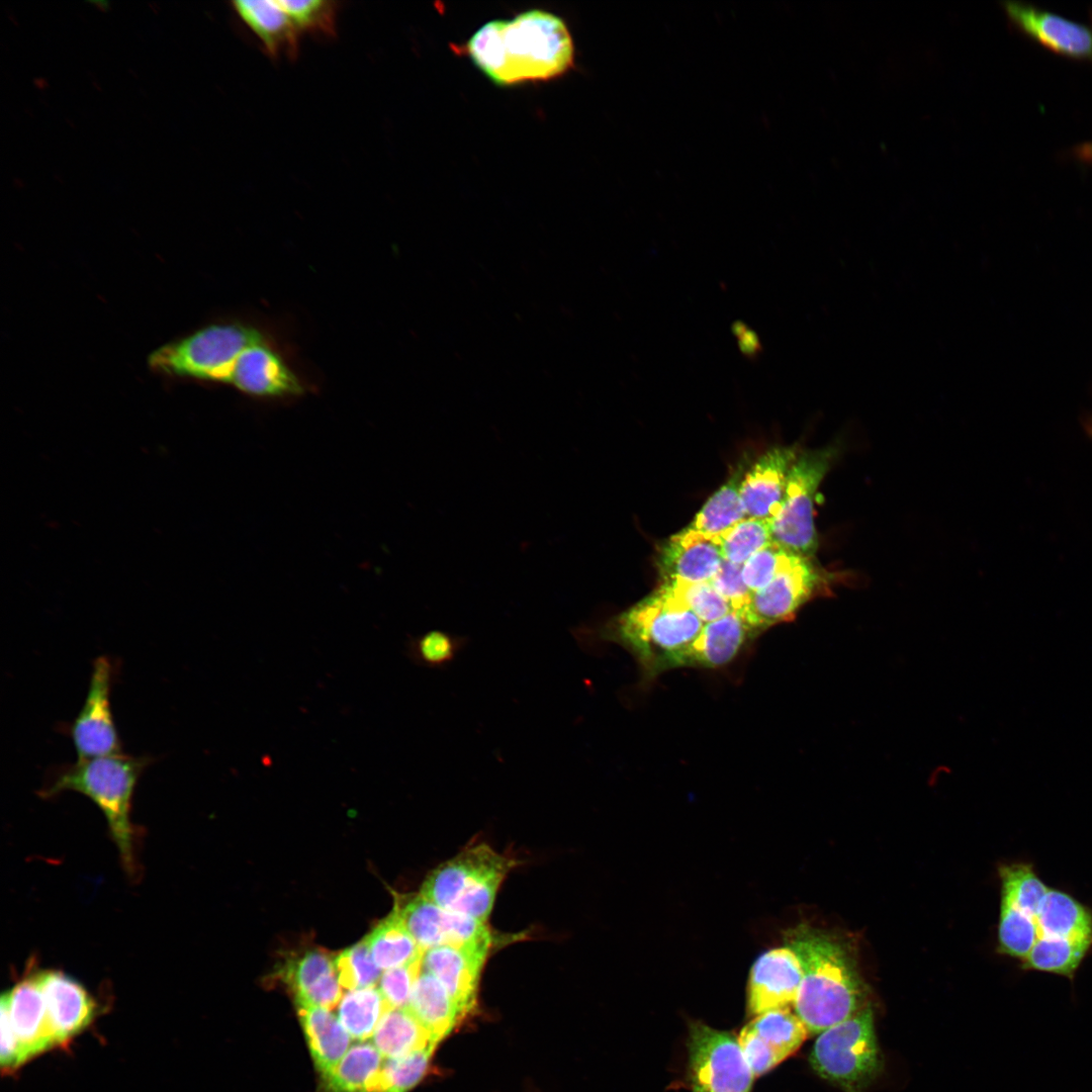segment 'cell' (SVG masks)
I'll list each match as a JSON object with an SVG mask.
<instances>
[{"label":"cell","mask_w":1092,"mask_h":1092,"mask_svg":"<svg viewBox=\"0 0 1092 1092\" xmlns=\"http://www.w3.org/2000/svg\"><path fill=\"white\" fill-rule=\"evenodd\" d=\"M390 1008L374 986L349 990L339 1003L338 1018L352 1039L364 1041L372 1037L381 1017Z\"/></svg>","instance_id":"30"},{"label":"cell","mask_w":1092,"mask_h":1092,"mask_svg":"<svg viewBox=\"0 0 1092 1092\" xmlns=\"http://www.w3.org/2000/svg\"><path fill=\"white\" fill-rule=\"evenodd\" d=\"M840 444L800 452L787 481L785 496L770 522L772 541L805 557H815L818 536L814 523L817 489L840 453Z\"/></svg>","instance_id":"8"},{"label":"cell","mask_w":1092,"mask_h":1092,"mask_svg":"<svg viewBox=\"0 0 1092 1092\" xmlns=\"http://www.w3.org/2000/svg\"><path fill=\"white\" fill-rule=\"evenodd\" d=\"M798 455L795 446L772 447L745 471L740 494L747 517L772 521L782 507L789 473Z\"/></svg>","instance_id":"18"},{"label":"cell","mask_w":1092,"mask_h":1092,"mask_svg":"<svg viewBox=\"0 0 1092 1092\" xmlns=\"http://www.w3.org/2000/svg\"><path fill=\"white\" fill-rule=\"evenodd\" d=\"M295 1005L310 1056L324 1078L350 1049L351 1036L331 1010L309 1004Z\"/></svg>","instance_id":"24"},{"label":"cell","mask_w":1092,"mask_h":1092,"mask_svg":"<svg viewBox=\"0 0 1092 1092\" xmlns=\"http://www.w3.org/2000/svg\"><path fill=\"white\" fill-rule=\"evenodd\" d=\"M744 473L743 468L735 471L702 507L689 528L719 542L726 532L745 519L747 516L740 494Z\"/></svg>","instance_id":"28"},{"label":"cell","mask_w":1092,"mask_h":1092,"mask_svg":"<svg viewBox=\"0 0 1092 1092\" xmlns=\"http://www.w3.org/2000/svg\"><path fill=\"white\" fill-rule=\"evenodd\" d=\"M232 5L269 56H297L301 33L277 0H239Z\"/></svg>","instance_id":"23"},{"label":"cell","mask_w":1092,"mask_h":1092,"mask_svg":"<svg viewBox=\"0 0 1092 1092\" xmlns=\"http://www.w3.org/2000/svg\"><path fill=\"white\" fill-rule=\"evenodd\" d=\"M58 1045L69 1042L93 1021L97 1003L75 978L61 970L34 969Z\"/></svg>","instance_id":"16"},{"label":"cell","mask_w":1092,"mask_h":1092,"mask_svg":"<svg viewBox=\"0 0 1092 1092\" xmlns=\"http://www.w3.org/2000/svg\"><path fill=\"white\" fill-rule=\"evenodd\" d=\"M1074 156L1081 162L1092 164V141L1084 142L1073 148Z\"/></svg>","instance_id":"43"},{"label":"cell","mask_w":1092,"mask_h":1092,"mask_svg":"<svg viewBox=\"0 0 1092 1092\" xmlns=\"http://www.w3.org/2000/svg\"><path fill=\"white\" fill-rule=\"evenodd\" d=\"M462 51L499 86L551 80L565 74L574 63V46L566 23L542 9L484 23Z\"/></svg>","instance_id":"1"},{"label":"cell","mask_w":1092,"mask_h":1092,"mask_svg":"<svg viewBox=\"0 0 1092 1092\" xmlns=\"http://www.w3.org/2000/svg\"><path fill=\"white\" fill-rule=\"evenodd\" d=\"M705 623L658 588L598 627L580 626L572 633L581 646L616 642L638 660L647 676L674 668L681 653Z\"/></svg>","instance_id":"3"},{"label":"cell","mask_w":1092,"mask_h":1092,"mask_svg":"<svg viewBox=\"0 0 1092 1092\" xmlns=\"http://www.w3.org/2000/svg\"><path fill=\"white\" fill-rule=\"evenodd\" d=\"M1010 24L1055 55L1092 63V17L1079 22L1021 1L1002 3Z\"/></svg>","instance_id":"13"},{"label":"cell","mask_w":1092,"mask_h":1092,"mask_svg":"<svg viewBox=\"0 0 1092 1092\" xmlns=\"http://www.w3.org/2000/svg\"><path fill=\"white\" fill-rule=\"evenodd\" d=\"M794 555L772 541L742 564V578L746 586L752 594L765 587Z\"/></svg>","instance_id":"38"},{"label":"cell","mask_w":1092,"mask_h":1092,"mask_svg":"<svg viewBox=\"0 0 1092 1092\" xmlns=\"http://www.w3.org/2000/svg\"><path fill=\"white\" fill-rule=\"evenodd\" d=\"M1025 915L1033 923L1035 942L1070 940L1092 946V911L1063 891L1049 888L1037 910Z\"/></svg>","instance_id":"22"},{"label":"cell","mask_w":1092,"mask_h":1092,"mask_svg":"<svg viewBox=\"0 0 1092 1092\" xmlns=\"http://www.w3.org/2000/svg\"><path fill=\"white\" fill-rule=\"evenodd\" d=\"M658 589L693 612L705 624L733 611L711 581L689 583L662 580Z\"/></svg>","instance_id":"32"},{"label":"cell","mask_w":1092,"mask_h":1092,"mask_svg":"<svg viewBox=\"0 0 1092 1092\" xmlns=\"http://www.w3.org/2000/svg\"><path fill=\"white\" fill-rule=\"evenodd\" d=\"M688 1061L692 1092H750L754 1075L732 1033L694 1022Z\"/></svg>","instance_id":"10"},{"label":"cell","mask_w":1092,"mask_h":1092,"mask_svg":"<svg viewBox=\"0 0 1092 1092\" xmlns=\"http://www.w3.org/2000/svg\"><path fill=\"white\" fill-rule=\"evenodd\" d=\"M1089 429H1091V430H1092V421H1091V423H1090V427H1089Z\"/></svg>","instance_id":"44"},{"label":"cell","mask_w":1092,"mask_h":1092,"mask_svg":"<svg viewBox=\"0 0 1092 1092\" xmlns=\"http://www.w3.org/2000/svg\"><path fill=\"white\" fill-rule=\"evenodd\" d=\"M711 583L734 611L742 612L748 605L752 593L742 578V565L723 559Z\"/></svg>","instance_id":"41"},{"label":"cell","mask_w":1092,"mask_h":1092,"mask_svg":"<svg viewBox=\"0 0 1092 1092\" xmlns=\"http://www.w3.org/2000/svg\"><path fill=\"white\" fill-rule=\"evenodd\" d=\"M836 575L815 557L795 554L765 587L751 595L742 614L755 632L791 621L805 603L830 590Z\"/></svg>","instance_id":"9"},{"label":"cell","mask_w":1092,"mask_h":1092,"mask_svg":"<svg viewBox=\"0 0 1092 1092\" xmlns=\"http://www.w3.org/2000/svg\"><path fill=\"white\" fill-rule=\"evenodd\" d=\"M467 644V637L443 630H430L408 641L407 655L416 664L444 669L455 661Z\"/></svg>","instance_id":"34"},{"label":"cell","mask_w":1092,"mask_h":1092,"mask_svg":"<svg viewBox=\"0 0 1092 1092\" xmlns=\"http://www.w3.org/2000/svg\"><path fill=\"white\" fill-rule=\"evenodd\" d=\"M392 912L424 951L491 939L484 922L446 910L421 894L397 896Z\"/></svg>","instance_id":"12"},{"label":"cell","mask_w":1092,"mask_h":1092,"mask_svg":"<svg viewBox=\"0 0 1092 1092\" xmlns=\"http://www.w3.org/2000/svg\"><path fill=\"white\" fill-rule=\"evenodd\" d=\"M491 939L440 945L424 951L423 970L435 976L466 1016L476 1005L478 982Z\"/></svg>","instance_id":"14"},{"label":"cell","mask_w":1092,"mask_h":1092,"mask_svg":"<svg viewBox=\"0 0 1092 1092\" xmlns=\"http://www.w3.org/2000/svg\"><path fill=\"white\" fill-rule=\"evenodd\" d=\"M437 1044L397 1059H384L373 1092H408L428 1072Z\"/></svg>","instance_id":"33"},{"label":"cell","mask_w":1092,"mask_h":1092,"mask_svg":"<svg viewBox=\"0 0 1092 1092\" xmlns=\"http://www.w3.org/2000/svg\"><path fill=\"white\" fill-rule=\"evenodd\" d=\"M151 761L148 756L123 752L77 760L59 767L40 795L50 798L64 791H75L93 801L107 821L123 868L133 874L136 866L132 797L141 775Z\"/></svg>","instance_id":"4"},{"label":"cell","mask_w":1092,"mask_h":1092,"mask_svg":"<svg viewBox=\"0 0 1092 1092\" xmlns=\"http://www.w3.org/2000/svg\"><path fill=\"white\" fill-rule=\"evenodd\" d=\"M407 1007L437 1044L465 1017L443 984L425 970L416 981Z\"/></svg>","instance_id":"25"},{"label":"cell","mask_w":1092,"mask_h":1092,"mask_svg":"<svg viewBox=\"0 0 1092 1092\" xmlns=\"http://www.w3.org/2000/svg\"><path fill=\"white\" fill-rule=\"evenodd\" d=\"M339 981L348 990L372 987L381 969L374 962L365 939L345 949L335 960Z\"/></svg>","instance_id":"37"},{"label":"cell","mask_w":1092,"mask_h":1092,"mask_svg":"<svg viewBox=\"0 0 1092 1092\" xmlns=\"http://www.w3.org/2000/svg\"><path fill=\"white\" fill-rule=\"evenodd\" d=\"M722 561L719 542L688 527L661 545L657 567L662 580L698 583L711 581Z\"/></svg>","instance_id":"19"},{"label":"cell","mask_w":1092,"mask_h":1092,"mask_svg":"<svg viewBox=\"0 0 1092 1092\" xmlns=\"http://www.w3.org/2000/svg\"><path fill=\"white\" fill-rule=\"evenodd\" d=\"M737 1039L754 1077L765 1074L787 1059L764 1041L748 1024L741 1029Z\"/></svg>","instance_id":"40"},{"label":"cell","mask_w":1092,"mask_h":1092,"mask_svg":"<svg viewBox=\"0 0 1092 1092\" xmlns=\"http://www.w3.org/2000/svg\"><path fill=\"white\" fill-rule=\"evenodd\" d=\"M1 1013V1051L0 1062L3 1070H14L25 1063L19 1043L10 1024L8 1016L2 1010Z\"/></svg>","instance_id":"42"},{"label":"cell","mask_w":1092,"mask_h":1092,"mask_svg":"<svg viewBox=\"0 0 1092 1092\" xmlns=\"http://www.w3.org/2000/svg\"><path fill=\"white\" fill-rule=\"evenodd\" d=\"M422 959L386 970L381 975L379 990L391 1008L408 1005L414 986L423 970Z\"/></svg>","instance_id":"39"},{"label":"cell","mask_w":1092,"mask_h":1092,"mask_svg":"<svg viewBox=\"0 0 1092 1092\" xmlns=\"http://www.w3.org/2000/svg\"><path fill=\"white\" fill-rule=\"evenodd\" d=\"M0 1006L8 1016L25 1062L58 1046L33 968L2 994Z\"/></svg>","instance_id":"17"},{"label":"cell","mask_w":1092,"mask_h":1092,"mask_svg":"<svg viewBox=\"0 0 1092 1092\" xmlns=\"http://www.w3.org/2000/svg\"><path fill=\"white\" fill-rule=\"evenodd\" d=\"M371 1038L384 1059L401 1058L435 1043L407 1006L388 1009Z\"/></svg>","instance_id":"26"},{"label":"cell","mask_w":1092,"mask_h":1092,"mask_svg":"<svg viewBox=\"0 0 1092 1092\" xmlns=\"http://www.w3.org/2000/svg\"><path fill=\"white\" fill-rule=\"evenodd\" d=\"M266 333L238 321L210 324L156 349L148 363L164 375L230 385L247 350Z\"/></svg>","instance_id":"5"},{"label":"cell","mask_w":1092,"mask_h":1092,"mask_svg":"<svg viewBox=\"0 0 1092 1092\" xmlns=\"http://www.w3.org/2000/svg\"><path fill=\"white\" fill-rule=\"evenodd\" d=\"M771 542L770 521L749 517L719 539L723 559L739 565Z\"/></svg>","instance_id":"35"},{"label":"cell","mask_w":1092,"mask_h":1092,"mask_svg":"<svg viewBox=\"0 0 1092 1092\" xmlns=\"http://www.w3.org/2000/svg\"><path fill=\"white\" fill-rule=\"evenodd\" d=\"M516 861L479 843L436 868L420 894L436 905L486 922L497 890Z\"/></svg>","instance_id":"6"},{"label":"cell","mask_w":1092,"mask_h":1092,"mask_svg":"<svg viewBox=\"0 0 1092 1092\" xmlns=\"http://www.w3.org/2000/svg\"><path fill=\"white\" fill-rule=\"evenodd\" d=\"M747 1024L786 1058L793 1055L809 1034L804 1023L790 1006L760 1013Z\"/></svg>","instance_id":"31"},{"label":"cell","mask_w":1092,"mask_h":1092,"mask_svg":"<svg viewBox=\"0 0 1092 1092\" xmlns=\"http://www.w3.org/2000/svg\"><path fill=\"white\" fill-rule=\"evenodd\" d=\"M365 941L376 965L385 971L410 964L424 954L393 912L365 937Z\"/></svg>","instance_id":"29"},{"label":"cell","mask_w":1092,"mask_h":1092,"mask_svg":"<svg viewBox=\"0 0 1092 1092\" xmlns=\"http://www.w3.org/2000/svg\"><path fill=\"white\" fill-rule=\"evenodd\" d=\"M803 979L793 1007L811 1034H819L866 1007V989L846 948L815 929L799 927L788 937Z\"/></svg>","instance_id":"2"},{"label":"cell","mask_w":1092,"mask_h":1092,"mask_svg":"<svg viewBox=\"0 0 1092 1092\" xmlns=\"http://www.w3.org/2000/svg\"><path fill=\"white\" fill-rule=\"evenodd\" d=\"M802 979L800 959L790 945L763 952L749 974L748 1014L754 1017L771 1009L793 1006Z\"/></svg>","instance_id":"15"},{"label":"cell","mask_w":1092,"mask_h":1092,"mask_svg":"<svg viewBox=\"0 0 1092 1092\" xmlns=\"http://www.w3.org/2000/svg\"><path fill=\"white\" fill-rule=\"evenodd\" d=\"M114 665L107 656H98L92 666L84 704L67 727L77 760L119 753L121 743L110 707Z\"/></svg>","instance_id":"11"},{"label":"cell","mask_w":1092,"mask_h":1092,"mask_svg":"<svg viewBox=\"0 0 1092 1092\" xmlns=\"http://www.w3.org/2000/svg\"><path fill=\"white\" fill-rule=\"evenodd\" d=\"M384 1058L372 1042L353 1044L323 1079L324 1092H372Z\"/></svg>","instance_id":"27"},{"label":"cell","mask_w":1092,"mask_h":1092,"mask_svg":"<svg viewBox=\"0 0 1092 1092\" xmlns=\"http://www.w3.org/2000/svg\"><path fill=\"white\" fill-rule=\"evenodd\" d=\"M809 1060L824 1080L845 1092H862L882 1069L872 1008L820 1032Z\"/></svg>","instance_id":"7"},{"label":"cell","mask_w":1092,"mask_h":1092,"mask_svg":"<svg viewBox=\"0 0 1092 1092\" xmlns=\"http://www.w3.org/2000/svg\"><path fill=\"white\" fill-rule=\"evenodd\" d=\"M755 631L740 611L706 623L693 643L681 653L675 667H719L730 662Z\"/></svg>","instance_id":"20"},{"label":"cell","mask_w":1092,"mask_h":1092,"mask_svg":"<svg viewBox=\"0 0 1092 1092\" xmlns=\"http://www.w3.org/2000/svg\"><path fill=\"white\" fill-rule=\"evenodd\" d=\"M282 979L290 988L295 1003L331 1010L343 997L335 961L321 950L307 951L288 962L282 969Z\"/></svg>","instance_id":"21"},{"label":"cell","mask_w":1092,"mask_h":1092,"mask_svg":"<svg viewBox=\"0 0 1092 1092\" xmlns=\"http://www.w3.org/2000/svg\"><path fill=\"white\" fill-rule=\"evenodd\" d=\"M289 15L300 33H320L332 36L336 33L339 3L331 0H277Z\"/></svg>","instance_id":"36"}]
</instances>
